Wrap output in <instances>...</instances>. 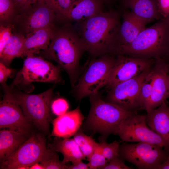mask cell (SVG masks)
I'll list each match as a JSON object with an SVG mask.
<instances>
[{
	"instance_id": "7bdbcfd3",
	"label": "cell",
	"mask_w": 169,
	"mask_h": 169,
	"mask_svg": "<svg viewBox=\"0 0 169 169\" xmlns=\"http://www.w3.org/2000/svg\"><path fill=\"white\" fill-rule=\"evenodd\" d=\"M168 98H169V74L168 77Z\"/></svg>"
},
{
	"instance_id": "8992f818",
	"label": "cell",
	"mask_w": 169,
	"mask_h": 169,
	"mask_svg": "<svg viewBox=\"0 0 169 169\" xmlns=\"http://www.w3.org/2000/svg\"><path fill=\"white\" fill-rule=\"evenodd\" d=\"M115 61L113 56L105 54L90 63L75 87L78 99L90 96L105 86Z\"/></svg>"
},
{
	"instance_id": "b9f144b4",
	"label": "cell",
	"mask_w": 169,
	"mask_h": 169,
	"mask_svg": "<svg viewBox=\"0 0 169 169\" xmlns=\"http://www.w3.org/2000/svg\"><path fill=\"white\" fill-rule=\"evenodd\" d=\"M164 18H165L167 22L168 27V31L169 32V14Z\"/></svg>"
},
{
	"instance_id": "ac0fdd59",
	"label": "cell",
	"mask_w": 169,
	"mask_h": 169,
	"mask_svg": "<svg viewBox=\"0 0 169 169\" xmlns=\"http://www.w3.org/2000/svg\"><path fill=\"white\" fill-rule=\"evenodd\" d=\"M84 119L79 106L53 120L51 135L64 138L74 136L79 129Z\"/></svg>"
},
{
	"instance_id": "44dd1931",
	"label": "cell",
	"mask_w": 169,
	"mask_h": 169,
	"mask_svg": "<svg viewBox=\"0 0 169 169\" xmlns=\"http://www.w3.org/2000/svg\"><path fill=\"white\" fill-rule=\"evenodd\" d=\"M122 3L125 10L130 11L148 23L163 18L157 0H122Z\"/></svg>"
},
{
	"instance_id": "9a60e30c",
	"label": "cell",
	"mask_w": 169,
	"mask_h": 169,
	"mask_svg": "<svg viewBox=\"0 0 169 169\" xmlns=\"http://www.w3.org/2000/svg\"><path fill=\"white\" fill-rule=\"evenodd\" d=\"M155 65L152 70L153 81L151 95L144 105L143 110L148 112L156 109L168 98V64L162 58L155 59Z\"/></svg>"
},
{
	"instance_id": "cb8c5ba5",
	"label": "cell",
	"mask_w": 169,
	"mask_h": 169,
	"mask_svg": "<svg viewBox=\"0 0 169 169\" xmlns=\"http://www.w3.org/2000/svg\"><path fill=\"white\" fill-rule=\"evenodd\" d=\"M25 37L13 30L12 35L0 55L1 62L8 67L14 59L20 57Z\"/></svg>"
},
{
	"instance_id": "ab89813d",
	"label": "cell",
	"mask_w": 169,
	"mask_h": 169,
	"mask_svg": "<svg viewBox=\"0 0 169 169\" xmlns=\"http://www.w3.org/2000/svg\"><path fill=\"white\" fill-rule=\"evenodd\" d=\"M31 169H44V167L41 164L36 163L30 167Z\"/></svg>"
},
{
	"instance_id": "4dcf8cb0",
	"label": "cell",
	"mask_w": 169,
	"mask_h": 169,
	"mask_svg": "<svg viewBox=\"0 0 169 169\" xmlns=\"http://www.w3.org/2000/svg\"><path fill=\"white\" fill-rule=\"evenodd\" d=\"M88 161L89 169H102L107 163L106 159L100 151L98 144Z\"/></svg>"
},
{
	"instance_id": "2e32d148",
	"label": "cell",
	"mask_w": 169,
	"mask_h": 169,
	"mask_svg": "<svg viewBox=\"0 0 169 169\" xmlns=\"http://www.w3.org/2000/svg\"><path fill=\"white\" fill-rule=\"evenodd\" d=\"M122 17V20L110 54L116 48L131 42L148 23L128 10L124 11Z\"/></svg>"
},
{
	"instance_id": "60d3db41",
	"label": "cell",
	"mask_w": 169,
	"mask_h": 169,
	"mask_svg": "<svg viewBox=\"0 0 169 169\" xmlns=\"http://www.w3.org/2000/svg\"><path fill=\"white\" fill-rule=\"evenodd\" d=\"M104 3H110L116 0H102Z\"/></svg>"
},
{
	"instance_id": "7a4b0ae2",
	"label": "cell",
	"mask_w": 169,
	"mask_h": 169,
	"mask_svg": "<svg viewBox=\"0 0 169 169\" xmlns=\"http://www.w3.org/2000/svg\"><path fill=\"white\" fill-rule=\"evenodd\" d=\"M46 58L54 61L74 80L77 68L83 52L79 35L71 23L56 28L48 47L42 51Z\"/></svg>"
},
{
	"instance_id": "30bf717a",
	"label": "cell",
	"mask_w": 169,
	"mask_h": 169,
	"mask_svg": "<svg viewBox=\"0 0 169 169\" xmlns=\"http://www.w3.org/2000/svg\"><path fill=\"white\" fill-rule=\"evenodd\" d=\"M46 139L40 134H33L13 154L2 162L0 169H30L38 163L46 150Z\"/></svg>"
},
{
	"instance_id": "52a82bcc",
	"label": "cell",
	"mask_w": 169,
	"mask_h": 169,
	"mask_svg": "<svg viewBox=\"0 0 169 169\" xmlns=\"http://www.w3.org/2000/svg\"><path fill=\"white\" fill-rule=\"evenodd\" d=\"M119 154L121 159L139 169H156L166 160L167 155L161 147L144 142H123L119 146Z\"/></svg>"
},
{
	"instance_id": "ba28073f",
	"label": "cell",
	"mask_w": 169,
	"mask_h": 169,
	"mask_svg": "<svg viewBox=\"0 0 169 169\" xmlns=\"http://www.w3.org/2000/svg\"><path fill=\"white\" fill-rule=\"evenodd\" d=\"M26 57L12 85L26 86L33 82L57 83L61 81L59 67L35 54H29Z\"/></svg>"
},
{
	"instance_id": "1f68e13d",
	"label": "cell",
	"mask_w": 169,
	"mask_h": 169,
	"mask_svg": "<svg viewBox=\"0 0 169 169\" xmlns=\"http://www.w3.org/2000/svg\"><path fill=\"white\" fill-rule=\"evenodd\" d=\"M14 30L13 24L0 26V55L3 53L6 44L12 35Z\"/></svg>"
},
{
	"instance_id": "5b68a950",
	"label": "cell",
	"mask_w": 169,
	"mask_h": 169,
	"mask_svg": "<svg viewBox=\"0 0 169 169\" xmlns=\"http://www.w3.org/2000/svg\"><path fill=\"white\" fill-rule=\"evenodd\" d=\"M50 88L38 94H29L13 90L12 92L27 119L46 134L49 131V105L53 95Z\"/></svg>"
},
{
	"instance_id": "4fadbf2b",
	"label": "cell",
	"mask_w": 169,
	"mask_h": 169,
	"mask_svg": "<svg viewBox=\"0 0 169 169\" xmlns=\"http://www.w3.org/2000/svg\"><path fill=\"white\" fill-rule=\"evenodd\" d=\"M4 94L0 104V128L7 129L28 135L31 123L24 115L14 97L12 87H3Z\"/></svg>"
},
{
	"instance_id": "836d02e7",
	"label": "cell",
	"mask_w": 169,
	"mask_h": 169,
	"mask_svg": "<svg viewBox=\"0 0 169 169\" xmlns=\"http://www.w3.org/2000/svg\"><path fill=\"white\" fill-rule=\"evenodd\" d=\"M124 161L119 157L114 159L109 162L102 169H132L133 168L126 166Z\"/></svg>"
},
{
	"instance_id": "8fae6325",
	"label": "cell",
	"mask_w": 169,
	"mask_h": 169,
	"mask_svg": "<svg viewBox=\"0 0 169 169\" xmlns=\"http://www.w3.org/2000/svg\"><path fill=\"white\" fill-rule=\"evenodd\" d=\"M150 71H145L109 89L106 101L133 112L143 109L140 91L142 82Z\"/></svg>"
},
{
	"instance_id": "5bb4252c",
	"label": "cell",
	"mask_w": 169,
	"mask_h": 169,
	"mask_svg": "<svg viewBox=\"0 0 169 169\" xmlns=\"http://www.w3.org/2000/svg\"><path fill=\"white\" fill-rule=\"evenodd\" d=\"M154 59L117 55L105 86L109 89L150 69Z\"/></svg>"
},
{
	"instance_id": "7402d4cb",
	"label": "cell",
	"mask_w": 169,
	"mask_h": 169,
	"mask_svg": "<svg viewBox=\"0 0 169 169\" xmlns=\"http://www.w3.org/2000/svg\"><path fill=\"white\" fill-rule=\"evenodd\" d=\"M28 135L9 129L0 131V161L9 156L28 139Z\"/></svg>"
},
{
	"instance_id": "484cf974",
	"label": "cell",
	"mask_w": 169,
	"mask_h": 169,
	"mask_svg": "<svg viewBox=\"0 0 169 169\" xmlns=\"http://www.w3.org/2000/svg\"><path fill=\"white\" fill-rule=\"evenodd\" d=\"M18 13L13 0H0V25L12 24Z\"/></svg>"
},
{
	"instance_id": "4316f807",
	"label": "cell",
	"mask_w": 169,
	"mask_h": 169,
	"mask_svg": "<svg viewBox=\"0 0 169 169\" xmlns=\"http://www.w3.org/2000/svg\"><path fill=\"white\" fill-rule=\"evenodd\" d=\"M39 162L44 169H66V165L59 161L58 155L53 149H47Z\"/></svg>"
},
{
	"instance_id": "277c9868",
	"label": "cell",
	"mask_w": 169,
	"mask_h": 169,
	"mask_svg": "<svg viewBox=\"0 0 169 169\" xmlns=\"http://www.w3.org/2000/svg\"><path fill=\"white\" fill-rule=\"evenodd\" d=\"M90 109L85 127L93 134L101 135L100 142L115 135L121 122L133 112L102 99L98 92L90 96Z\"/></svg>"
},
{
	"instance_id": "83f0119b",
	"label": "cell",
	"mask_w": 169,
	"mask_h": 169,
	"mask_svg": "<svg viewBox=\"0 0 169 169\" xmlns=\"http://www.w3.org/2000/svg\"><path fill=\"white\" fill-rule=\"evenodd\" d=\"M121 141H116L108 143L106 141H100L98 146L101 152L106 159L107 162L119 157V147Z\"/></svg>"
},
{
	"instance_id": "d6a6232c",
	"label": "cell",
	"mask_w": 169,
	"mask_h": 169,
	"mask_svg": "<svg viewBox=\"0 0 169 169\" xmlns=\"http://www.w3.org/2000/svg\"><path fill=\"white\" fill-rule=\"evenodd\" d=\"M69 105L65 100L59 98L55 100L52 103L51 109L53 113L58 116L66 112Z\"/></svg>"
},
{
	"instance_id": "f1b7e54d",
	"label": "cell",
	"mask_w": 169,
	"mask_h": 169,
	"mask_svg": "<svg viewBox=\"0 0 169 169\" xmlns=\"http://www.w3.org/2000/svg\"><path fill=\"white\" fill-rule=\"evenodd\" d=\"M73 0H46L45 2L54 13L56 19L67 12Z\"/></svg>"
},
{
	"instance_id": "ee69618b",
	"label": "cell",
	"mask_w": 169,
	"mask_h": 169,
	"mask_svg": "<svg viewBox=\"0 0 169 169\" xmlns=\"http://www.w3.org/2000/svg\"><path fill=\"white\" fill-rule=\"evenodd\" d=\"M46 0H34V1H33V3L36 2L38 1H45Z\"/></svg>"
},
{
	"instance_id": "7c38bea8",
	"label": "cell",
	"mask_w": 169,
	"mask_h": 169,
	"mask_svg": "<svg viewBox=\"0 0 169 169\" xmlns=\"http://www.w3.org/2000/svg\"><path fill=\"white\" fill-rule=\"evenodd\" d=\"M56 16L44 1H38L28 9L18 12L12 24L15 31L24 35L54 24Z\"/></svg>"
},
{
	"instance_id": "e575fe53",
	"label": "cell",
	"mask_w": 169,
	"mask_h": 169,
	"mask_svg": "<svg viewBox=\"0 0 169 169\" xmlns=\"http://www.w3.org/2000/svg\"><path fill=\"white\" fill-rule=\"evenodd\" d=\"M12 70L2 62H0V82L3 87L6 85V82L10 76Z\"/></svg>"
},
{
	"instance_id": "74e56055",
	"label": "cell",
	"mask_w": 169,
	"mask_h": 169,
	"mask_svg": "<svg viewBox=\"0 0 169 169\" xmlns=\"http://www.w3.org/2000/svg\"><path fill=\"white\" fill-rule=\"evenodd\" d=\"M87 164L84 163L82 160L78 161L72 162L71 165H66V169H89Z\"/></svg>"
},
{
	"instance_id": "d4e9b609",
	"label": "cell",
	"mask_w": 169,
	"mask_h": 169,
	"mask_svg": "<svg viewBox=\"0 0 169 169\" xmlns=\"http://www.w3.org/2000/svg\"><path fill=\"white\" fill-rule=\"evenodd\" d=\"M74 136L73 138L89 161L98 143L96 142L91 136H87L80 129Z\"/></svg>"
},
{
	"instance_id": "ffe728a7",
	"label": "cell",
	"mask_w": 169,
	"mask_h": 169,
	"mask_svg": "<svg viewBox=\"0 0 169 169\" xmlns=\"http://www.w3.org/2000/svg\"><path fill=\"white\" fill-rule=\"evenodd\" d=\"M146 116L148 127L169 145V106L165 102Z\"/></svg>"
},
{
	"instance_id": "603a6c76",
	"label": "cell",
	"mask_w": 169,
	"mask_h": 169,
	"mask_svg": "<svg viewBox=\"0 0 169 169\" xmlns=\"http://www.w3.org/2000/svg\"><path fill=\"white\" fill-rule=\"evenodd\" d=\"M53 149L63 156L62 162L64 164L78 161L87 160L73 138H64L56 142Z\"/></svg>"
},
{
	"instance_id": "d6986e66",
	"label": "cell",
	"mask_w": 169,
	"mask_h": 169,
	"mask_svg": "<svg viewBox=\"0 0 169 169\" xmlns=\"http://www.w3.org/2000/svg\"><path fill=\"white\" fill-rule=\"evenodd\" d=\"M56 28L54 24L27 34L20 57L39 54L46 49L50 44Z\"/></svg>"
},
{
	"instance_id": "6da1fadb",
	"label": "cell",
	"mask_w": 169,
	"mask_h": 169,
	"mask_svg": "<svg viewBox=\"0 0 169 169\" xmlns=\"http://www.w3.org/2000/svg\"><path fill=\"white\" fill-rule=\"evenodd\" d=\"M120 16L117 11L110 10L76 23L84 51L94 57L110 54L121 25Z\"/></svg>"
},
{
	"instance_id": "d590c367",
	"label": "cell",
	"mask_w": 169,
	"mask_h": 169,
	"mask_svg": "<svg viewBox=\"0 0 169 169\" xmlns=\"http://www.w3.org/2000/svg\"><path fill=\"white\" fill-rule=\"evenodd\" d=\"M159 12L163 18L169 14V0H157Z\"/></svg>"
},
{
	"instance_id": "f35d334b",
	"label": "cell",
	"mask_w": 169,
	"mask_h": 169,
	"mask_svg": "<svg viewBox=\"0 0 169 169\" xmlns=\"http://www.w3.org/2000/svg\"><path fill=\"white\" fill-rule=\"evenodd\" d=\"M166 160L159 164L156 169H169V153L168 154Z\"/></svg>"
},
{
	"instance_id": "f6af8a7d",
	"label": "cell",
	"mask_w": 169,
	"mask_h": 169,
	"mask_svg": "<svg viewBox=\"0 0 169 169\" xmlns=\"http://www.w3.org/2000/svg\"><path fill=\"white\" fill-rule=\"evenodd\" d=\"M166 56H168V57H169V53L165 57H166ZM168 64V67L169 68V64Z\"/></svg>"
},
{
	"instance_id": "3957f363",
	"label": "cell",
	"mask_w": 169,
	"mask_h": 169,
	"mask_svg": "<svg viewBox=\"0 0 169 169\" xmlns=\"http://www.w3.org/2000/svg\"><path fill=\"white\" fill-rule=\"evenodd\" d=\"M169 53V32L165 18L146 28L131 43L114 50L111 54L154 59Z\"/></svg>"
},
{
	"instance_id": "f546056e",
	"label": "cell",
	"mask_w": 169,
	"mask_h": 169,
	"mask_svg": "<svg viewBox=\"0 0 169 169\" xmlns=\"http://www.w3.org/2000/svg\"><path fill=\"white\" fill-rule=\"evenodd\" d=\"M153 81L152 70H150L142 84L140 95L143 103V107L151 95Z\"/></svg>"
},
{
	"instance_id": "e0dca14e",
	"label": "cell",
	"mask_w": 169,
	"mask_h": 169,
	"mask_svg": "<svg viewBox=\"0 0 169 169\" xmlns=\"http://www.w3.org/2000/svg\"><path fill=\"white\" fill-rule=\"evenodd\" d=\"M102 0H73L67 12L56 20L64 23H79L103 12Z\"/></svg>"
},
{
	"instance_id": "9c48e42d",
	"label": "cell",
	"mask_w": 169,
	"mask_h": 169,
	"mask_svg": "<svg viewBox=\"0 0 169 169\" xmlns=\"http://www.w3.org/2000/svg\"><path fill=\"white\" fill-rule=\"evenodd\" d=\"M115 135L123 142L151 143L161 147L166 153H169V145L148 127L146 115L133 113L121 122Z\"/></svg>"
},
{
	"instance_id": "8d00e7d4",
	"label": "cell",
	"mask_w": 169,
	"mask_h": 169,
	"mask_svg": "<svg viewBox=\"0 0 169 169\" xmlns=\"http://www.w3.org/2000/svg\"><path fill=\"white\" fill-rule=\"evenodd\" d=\"M18 11L26 9L33 3L34 0H13Z\"/></svg>"
}]
</instances>
